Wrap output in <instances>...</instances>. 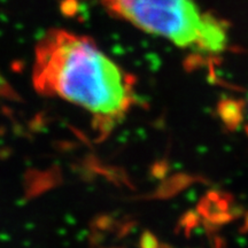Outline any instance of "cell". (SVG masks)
Instances as JSON below:
<instances>
[{"mask_svg": "<svg viewBox=\"0 0 248 248\" xmlns=\"http://www.w3.org/2000/svg\"><path fill=\"white\" fill-rule=\"evenodd\" d=\"M33 84L88 110L102 128L122 120L136 100L128 73L91 39L64 30L48 31L37 45Z\"/></svg>", "mask_w": 248, "mask_h": 248, "instance_id": "obj_1", "label": "cell"}, {"mask_svg": "<svg viewBox=\"0 0 248 248\" xmlns=\"http://www.w3.org/2000/svg\"><path fill=\"white\" fill-rule=\"evenodd\" d=\"M218 114L226 128L237 129L243 122V104L233 99H223L218 104Z\"/></svg>", "mask_w": 248, "mask_h": 248, "instance_id": "obj_5", "label": "cell"}, {"mask_svg": "<svg viewBox=\"0 0 248 248\" xmlns=\"http://www.w3.org/2000/svg\"><path fill=\"white\" fill-rule=\"evenodd\" d=\"M229 202L222 194L210 193L201 203V214L215 224H223L231 219L229 213Z\"/></svg>", "mask_w": 248, "mask_h": 248, "instance_id": "obj_4", "label": "cell"}, {"mask_svg": "<svg viewBox=\"0 0 248 248\" xmlns=\"http://www.w3.org/2000/svg\"><path fill=\"white\" fill-rule=\"evenodd\" d=\"M104 4L116 16L179 47H194L199 39L202 15L192 0H104Z\"/></svg>", "mask_w": 248, "mask_h": 248, "instance_id": "obj_2", "label": "cell"}, {"mask_svg": "<svg viewBox=\"0 0 248 248\" xmlns=\"http://www.w3.org/2000/svg\"><path fill=\"white\" fill-rule=\"evenodd\" d=\"M226 45L225 28L212 14L202 15V28L194 48L204 52H221Z\"/></svg>", "mask_w": 248, "mask_h": 248, "instance_id": "obj_3", "label": "cell"}, {"mask_svg": "<svg viewBox=\"0 0 248 248\" xmlns=\"http://www.w3.org/2000/svg\"><path fill=\"white\" fill-rule=\"evenodd\" d=\"M216 248H221V247H216Z\"/></svg>", "mask_w": 248, "mask_h": 248, "instance_id": "obj_8", "label": "cell"}, {"mask_svg": "<svg viewBox=\"0 0 248 248\" xmlns=\"http://www.w3.org/2000/svg\"><path fill=\"white\" fill-rule=\"evenodd\" d=\"M244 230H245V231H248V217H247L246 224H245V226H244Z\"/></svg>", "mask_w": 248, "mask_h": 248, "instance_id": "obj_7", "label": "cell"}, {"mask_svg": "<svg viewBox=\"0 0 248 248\" xmlns=\"http://www.w3.org/2000/svg\"><path fill=\"white\" fill-rule=\"evenodd\" d=\"M141 248H157V241L153 235L146 233L142 237Z\"/></svg>", "mask_w": 248, "mask_h": 248, "instance_id": "obj_6", "label": "cell"}]
</instances>
